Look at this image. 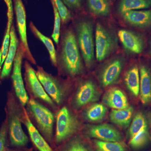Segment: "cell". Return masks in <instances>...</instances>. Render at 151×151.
Masks as SVG:
<instances>
[{"label": "cell", "instance_id": "cell-1", "mask_svg": "<svg viewBox=\"0 0 151 151\" xmlns=\"http://www.w3.org/2000/svg\"><path fill=\"white\" fill-rule=\"evenodd\" d=\"M76 35L73 27L61 25L56 50L58 75L75 79L85 73Z\"/></svg>", "mask_w": 151, "mask_h": 151}, {"label": "cell", "instance_id": "cell-2", "mask_svg": "<svg viewBox=\"0 0 151 151\" xmlns=\"http://www.w3.org/2000/svg\"><path fill=\"white\" fill-rule=\"evenodd\" d=\"M36 73L47 94L58 108L68 103L73 92L74 79H63L58 75H52L39 65H37Z\"/></svg>", "mask_w": 151, "mask_h": 151}, {"label": "cell", "instance_id": "cell-3", "mask_svg": "<svg viewBox=\"0 0 151 151\" xmlns=\"http://www.w3.org/2000/svg\"><path fill=\"white\" fill-rule=\"evenodd\" d=\"M55 146H58L77 134L83 128L81 116L68 104L58 109L55 112Z\"/></svg>", "mask_w": 151, "mask_h": 151}, {"label": "cell", "instance_id": "cell-4", "mask_svg": "<svg viewBox=\"0 0 151 151\" xmlns=\"http://www.w3.org/2000/svg\"><path fill=\"white\" fill-rule=\"evenodd\" d=\"M31 122L51 147H54L55 119V113L32 98L25 106Z\"/></svg>", "mask_w": 151, "mask_h": 151}, {"label": "cell", "instance_id": "cell-5", "mask_svg": "<svg viewBox=\"0 0 151 151\" xmlns=\"http://www.w3.org/2000/svg\"><path fill=\"white\" fill-rule=\"evenodd\" d=\"M14 91L8 93L5 108L7 120L11 145L17 147L27 145L29 139L22 127V116L23 109Z\"/></svg>", "mask_w": 151, "mask_h": 151}, {"label": "cell", "instance_id": "cell-6", "mask_svg": "<svg viewBox=\"0 0 151 151\" xmlns=\"http://www.w3.org/2000/svg\"><path fill=\"white\" fill-rule=\"evenodd\" d=\"M73 27L84 65L89 69L95 57L93 24L89 19L80 17L74 19Z\"/></svg>", "mask_w": 151, "mask_h": 151}, {"label": "cell", "instance_id": "cell-7", "mask_svg": "<svg viewBox=\"0 0 151 151\" xmlns=\"http://www.w3.org/2000/svg\"><path fill=\"white\" fill-rule=\"evenodd\" d=\"M99 98V92L94 82L89 78L81 76L74 79L73 92L68 104L78 113Z\"/></svg>", "mask_w": 151, "mask_h": 151}, {"label": "cell", "instance_id": "cell-8", "mask_svg": "<svg viewBox=\"0 0 151 151\" xmlns=\"http://www.w3.org/2000/svg\"><path fill=\"white\" fill-rule=\"evenodd\" d=\"M24 67L25 88L29 98L37 100L55 113L58 108L47 94L37 76L36 70L27 60L24 61Z\"/></svg>", "mask_w": 151, "mask_h": 151}, {"label": "cell", "instance_id": "cell-9", "mask_svg": "<svg viewBox=\"0 0 151 151\" xmlns=\"http://www.w3.org/2000/svg\"><path fill=\"white\" fill-rule=\"evenodd\" d=\"M94 43L95 57L98 61H102L114 52L117 46V39L103 24L97 23Z\"/></svg>", "mask_w": 151, "mask_h": 151}, {"label": "cell", "instance_id": "cell-10", "mask_svg": "<svg viewBox=\"0 0 151 151\" xmlns=\"http://www.w3.org/2000/svg\"><path fill=\"white\" fill-rule=\"evenodd\" d=\"M25 49L22 44L19 42L16 55L14 60L12 78L16 96L22 105L25 107L29 100V97L25 88L22 73V64L23 59L25 58Z\"/></svg>", "mask_w": 151, "mask_h": 151}, {"label": "cell", "instance_id": "cell-11", "mask_svg": "<svg viewBox=\"0 0 151 151\" xmlns=\"http://www.w3.org/2000/svg\"><path fill=\"white\" fill-rule=\"evenodd\" d=\"M83 134L105 142H122L123 137L118 130L108 124L83 126Z\"/></svg>", "mask_w": 151, "mask_h": 151}, {"label": "cell", "instance_id": "cell-12", "mask_svg": "<svg viewBox=\"0 0 151 151\" xmlns=\"http://www.w3.org/2000/svg\"><path fill=\"white\" fill-rule=\"evenodd\" d=\"M14 9L16 16L17 26L20 37V42L25 50V58L31 63L36 65V62L29 48L27 33L26 14L22 0H14Z\"/></svg>", "mask_w": 151, "mask_h": 151}, {"label": "cell", "instance_id": "cell-13", "mask_svg": "<svg viewBox=\"0 0 151 151\" xmlns=\"http://www.w3.org/2000/svg\"><path fill=\"white\" fill-rule=\"evenodd\" d=\"M124 65V60L116 57L105 65L99 76L100 84L103 87L111 86L119 80Z\"/></svg>", "mask_w": 151, "mask_h": 151}, {"label": "cell", "instance_id": "cell-14", "mask_svg": "<svg viewBox=\"0 0 151 151\" xmlns=\"http://www.w3.org/2000/svg\"><path fill=\"white\" fill-rule=\"evenodd\" d=\"M22 123L26 127L32 142L39 151H54L31 122L25 107H24L22 113Z\"/></svg>", "mask_w": 151, "mask_h": 151}, {"label": "cell", "instance_id": "cell-15", "mask_svg": "<svg viewBox=\"0 0 151 151\" xmlns=\"http://www.w3.org/2000/svg\"><path fill=\"white\" fill-rule=\"evenodd\" d=\"M118 36L125 49L134 54H140L144 48V43L139 36L126 29H121Z\"/></svg>", "mask_w": 151, "mask_h": 151}, {"label": "cell", "instance_id": "cell-16", "mask_svg": "<svg viewBox=\"0 0 151 151\" xmlns=\"http://www.w3.org/2000/svg\"><path fill=\"white\" fill-rule=\"evenodd\" d=\"M19 40L16 33L14 25L12 24L10 31V39L8 51L4 62L1 74V79L8 78L10 74L12 68L14 60L19 45Z\"/></svg>", "mask_w": 151, "mask_h": 151}, {"label": "cell", "instance_id": "cell-17", "mask_svg": "<svg viewBox=\"0 0 151 151\" xmlns=\"http://www.w3.org/2000/svg\"><path fill=\"white\" fill-rule=\"evenodd\" d=\"M103 102L113 109H124L129 107L127 96L121 89L117 88L109 89L104 94Z\"/></svg>", "mask_w": 151, "mask_h": 151}, {"label": "cell", "instance_id": "cell-18", "mask_svg": "<svg viewBox=\"0 0 151 151\" xmlns=\"http://www.w3.org/2000/svg\"><path fill=\"white\" fill-rule=\"evenodd\" d=\"M125 22L139 28L148 27L151 26V11H129L122 14Z\"/></svg>", "mask_w": 151, "mask_h": 151}, {"label": "cell", "instance_id": "cell-19", "mask_svg": "<svg viewBox=\"0 0 151 151\" xmlns=\"http://www.w3.org/2000/svg\"><path fill=\"white\" fill-rule=\"evenodd\" d=\"M140 95L141 102L146 105L151 102V74L147 68H140Z\"/></svg>", "mask_w": 151, "mask_h": 151}, {"label": "cell", "instance_id": "cell-20", "mask_svg": "<svg viewBox=\"0 0 151 151\" xmlns=\"http://www.w3.org/2000/svg\"><path fill=\"white\" fill-rule=\"evenodd\" d=\"M107 112V108L103 104L96 103L81 111L82 119L86 122H99L104 119Z\"/></svg>", "mask_w": 151, "mask_h": 151}, {"label": "cell", "instance_id": "cell-21", "mask_svg": "<svg viewBox=\"0 0 151 151\" xmlns=\"http://www.w3.org/2000/svg\"><path fill=\"white\" fill-rule=\"evenodd\" d=\"M58 147L55 151H91L84 137L79 134Z\"/></svg>", "mask_w": 151, "mask_h": 151}, {"label": "cell", "instance_id": "cell-22", "mask_svg": "<svg viewBox=\"0 0 151 151\" xmlns=\"http://www.w3.org/2000/svg\"><path fill=\"white\" fill-rule=\"evenodd\" d=\"M134 109L129 106L124 109H113L110 114L111 122L123 128L129 126L133 116Z\"/></svg>", "mask_w": 151, "mask_h": 151}, {"label": "cell", "instance_id": "cell-23", "mask_svg": "<svg viewBox=\"0 0 151 151\" xmlns=\"http://www.w3.org/2000/svg\"><path fill=\"white\" fill-rule=\"evenodd\" d=\"M124 80L129 91L134 96L137 97L140 90V73L137 66H132L128 70Z\"/></svg>", "mask_w": 151, "mask_h": 151}, {"label": "cell", "instance_id": "cell-24", "mask_svg": "<svg viewBox=\"0 0 151 151\" xmlns=\"http://www.w3.org/2000/svg\"><path fill=\"white\" fill-rule=\"evenodd\" d=\"M29 28L31 31L36 37L43 42L46 47L49 53L50 59L52 64L56 67V50L52 41L49 38L45 36L36 27L33 23L31 22L29 24Z\"/></svg>", "mask_w": 151, "mask_h": 151}, {"label": "cell", "instance_id": "cell-25", "mask_svg": "<svg viewBox=\"0 0 151 151\" xmlns=\"http://www.w3.org/2000/svg\"><path fill=\"white\" fill-rule=\"evenodd\" d=\"M87 6L90 12L98 16L107 17L110 14V0H86Z\"/></svg>", "mask_w": 151, "mask_h": 151}, {"label": "cell", "instance_id": "cell-26", "mask_svg": "<svg viewBox=\"0 0 151 151\" xmlns=\"http://www.w3.org/2000/svg\"><path fill=\"white\" fill-rule=\"evenodd\" d=\"M151 6V0H122L119 11L122 14L129 11L147 9Z\"/></svg>", "mask_w": 151, "mask_h": 151}, {"label": "cell", "instance_id": "cell-27", "mask_svg": "<svg viewBox=\"0 0 151 151\" xmlns=\"http://www.w3.org/2000/svg\"><path fill=\"white\" fill-rule=\"evenodd\" d=\"M147 129H148L147 123L145 116L142 113H137L132 121L128 132L129 139Z\"/></svg>", "mask_w": 151, "mask_h": 151}, {"label": "cell", "instance_id": "cell-28", "mask_svg": "<svg viewBox=\"0 0 151 151\" xmlns=\"http://www.w3.org/2000/svg\"><path fill=\"white\" fill-rule=\"evenodd\" d=\"M95 151H127V146L122 142L94 141Z\"/></svg>", "mask_w": 151, "mask_h": 151}, {"label": "cell", "instance_id": "cell-29", "mask_svg": "<svg viewBox=\"0 0 151 151\" xmlns=\"http://www.w3.org/2000/svg\"><path fill=\"white\" fill-rule=\"evenodd\" d=\"M149 139L148 129L140 132L134 137L129 139V144L134 149L140 148L145 145Z\"/></svg>", "mask_w": 151, "mask_h": 151}, {"label": "cell", "instance_id": "cell-30", "mask_svg": "<svg viewBox=\"0 0 151 151\" xmlns=\"http://www.w3.org/2000/svg\"><path fill=\"white\" fill-rule=\"evenodd\" d=\"M59 12L61 19V25H65L72 19V16L70 11L61 0H53Z\"/></svg>", "mask_w": 151, "mask_h": 151}, {"label": "cell", "instance_id": "cell-31", "mask_svg": "<svg viewBox=\"0 0 151 151\" xmlns=\"http://www.w3.org/2000/svg\"><path fill=\"white\" fill-rule=\"evenodd\" d=\"M54 14V25L53 32L52 35V37L54 40L57 45L59 42L60 35V28H61V22L59 12L58 11L56 6L53 0H50Z\"/></svg>", "mask_w": 151, "mask_h": 151}, {"label": "cell", "instance_id": "cell-32", "mask_svg": "<svg viewBox=\"0 0 151 151\" xmlns=\"http://www.w3.org/2000/svg\"><path fill=\"white\" fill-rule=\"evenodd\" d=\"M8 133L7 122L6 119L0 129V151H4L5 149Z\"/></svg>", "mask_w": 151, "mask_h": 151}, {"label": "cell", "instance_id": "cell-33", "mask_svg": "<svg viewBox=\"0 0 151 151\" xmlns=\"http://www.w3.org/2000/svg\"><path fill=\"white\" fill-rule=\"evenodd\" d=\"M69 9L73 10H78L81 8V0H62Z\"/></svg>", "mask_w": 151, "mask_h": 151}, {"label": "cell", "instance_id": "cell-34", "mask_svg": "<svg viewBox=\"0 0 151 151\" xmlns=\"http://www.w3.org/2000/svg\"><path fill=\"white\" fill-rule=\"evenodd\" d=\"M2 49L1 48L0 49V69H1V61H2ZM1 74L0 73V78H1Z\"/></svg>", "mask_w": 151, "mask_h": 151}, {"label": "cell", "instance_id": "cell-35", "mask_svg": "<svg viewBox=\"0 0 151 151\" xmlns=\"http://www.w3.org/2000/svg\"></svg>", "mask_w": 151, "mask_h": 151}, {"label": "cell", "instance_id": "cell-36", "mask_svg": "<svg viewBox=\"0 0 151 151\" xmlns=\"http://www.w3.org/2000/svg\"></svg>", "mask_w": 151, "mask_h": 151}, {"label": "cell", "instance_id": "cell-37", "mask_svg": "<svg viewBox=\"0 0 151 151\" xmlns=\"http://www.w3.org/2000/svg\"></svg>", "mask_w": 151, "mask_h": 151}]
</instances>
